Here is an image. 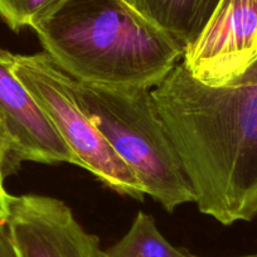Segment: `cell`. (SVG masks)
<instances>
[{"mask_svg":"<svg viewBox=\"0 0 257 257\" xmlns=\"http://www.w3.org/2000/svg\"><path fill=\"white\" fill-rule=\"evenodd\" d=\"M199 211L224 226L257 217V53L209 85L178 62L152 90Z\"/></svg>","mask_w":257,"mask_h":257,"instance_id":"obj_1","label":"cell"},{"mask_svg":"<svg viewBox=\"0 0 257 257\" xmlns=\"http://www.w3.org/2000/svg\"><path fill=\"white\" fill-rule=\"evenodd\" d=\"M32 29L63 72L91 85L153 88L184 53L126 0H64Z\"/></svg>","mask_w":257,"mask_h":257,"instance_id":"obj_2","label":"cell"},{"mask_svg":"<svg viewBox=\"0 0 257 257\" xmlns=\"http://www.w3.org/2000/svg\"><path fill=\"white\" fill-rule=\"evenodd\" d=\"M73 91L93 125L140 180L145 194L168 212L194 202L152 88L108 87L73 78Z\"/></svg>","mask_w":257,"mask_h":257,"instance_id":"obj_3","label":"cell"},{"mask_svg":"<svg viewBox=\"0 0 257 257\" xmlns=\"http://www.w3.org/2000/svg\"><path fill=\"white\" fill-rule=\"evenodd\" d=\"M14 75L46 112L78 167L92 173L118 194L143 201L144 187L113 152L76 98L73 78L63 72L46 52L14 54Z\"/></svg>","mask_w":257,"mask_h":257,"instance_id":"obj_4","label":"cell"},{"mask_svg":"<svg viewBox=\"0 0 257 257\" xmlns=\"http://www.w3.org/2000/svg\"><path fill=\"white\" fill-rule=\"evenodd\" d=\"M7 231L16 257H103L98 237L52 197L11 196Z\"/></svg>","mask_w":257,"mask_h":257,"instance_id":"obj_5","label":"cell"},{"mask_svg":"<svg viewBox=\"0 0 257 257\" xmlns=\"http://www.w3.org/2000/svg\"><path fill=\"white\" fill-rule=\"evenodd\" d=\"M257 53V0H221L182 62L193 77L214 85L227 80Z\"/></svg>","mask_w":257,"mask_h":257,"instance_id":"obj_6","label":"cell"},{"mask_svg":"<svg viewBox=\"0 0 257 257\" xmlns=\"http://www.w3.org/2000/svg\"><path fill=\"white\" fill-rule=\"evenodd\" d=\"M14 53L0 48V118L21 162L76 164L36 98L13 71Z\"/></svg>","mask_w":257,"mask_h":257,"instance_id":"obj_7","label":"cell"},{"mask_svg":"<svg viewBox=\"0 0 257 257\" xmlns=\"http://www.w3.org/2000/svg\"><path fill=\"white\" fill-rule=\"evenodd\" d=\"M183 51L197 41L221 0H126Z\"/></svg>","mask_w":257,"mask_h":257,"instance_id":"obj_8","label":"cell"},{"mask_svg":"<svg viewBox=\"0 0 257 257\" xmlns=\"http://www.w3.org/2000/svg\"><path fill=\"white\" fill-rule=\"evenodd\" d=\"M103 257H198L170 243L158 229L154 218L139 212L127 233L103 251Z\"/></svg>","mask_w":257,"mask_h":257,"instance_id":"obj_9","label":"cell"},{"mask_svg":"<svg viewBox=\"0 0 257 257\" xmlns=\"http://www.w3.org/2000/svg\"><path fill=\"white\" fill-rule=\"evenodd\" d=\"M64 0H0V17L18 32L41 21Z\"/></svg>","mask_w":257,"mask_h":257,"instance_id":"obj_10","label":"cell"},{"mask_svg":"<svg viewBox=\"0 0 257 257\" xmlns=\"http://www.w3.org/2000/svg\"><path fill=\"white\" fill-rule=\"evenodd\" d=\"M21 163L0 118V179L6 180L7 177L16 173L21 167Z\"/></svg>","mask_w":257,"mask_h":257,"instance_id":"obj_11","label":"cell"},{"mask_svg":"<svg viewBox=\"0 0 257 257\" xmlns=\"http://www.w3.org/2000/svg\"><path fill=\"white\" fill-rule=\"evenodd\" d=\"M9 198H11V194L4 188V180L0 179V228L6 226L8 221Z\"/></svg>","mask_w":257,"mask_h":257,"instance_id":"obj_12","label":"cell"},{"mask_svg":"<svg viewBox=\"0 0 257 257\" xmlns=\"http://www.w3.org/2000/svg\"><path fill=\"white\" fill-rule=\"evenodd\" d=\"M0 257H16L7 231V224L0 228Z\"/></svg>","mask_w":257,"mask_h":257,"instance_id":"obj_13","label":"cell"},{"mask_svg":"<svg viewBox=\"0 0 257 257\" xmlns=\"http://www.w3.org/2000/svg\"><path fill=\"white\" fill-rule=\"evenodd\" d=\"M241 257H257V253H252V254H246V256H241Z\"/></svg>","mask_w":257,"mask_h":257,"instance_id":"obj_14","label":"cell"}]
</instances>
